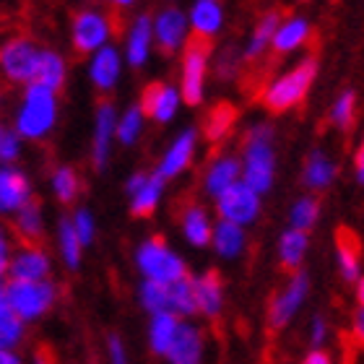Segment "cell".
Returning <instances> with one entry per match:
<instances>
[{"label": "cell", "instance_id": "1", "mask_svg": "<svg viewBox=\"0 0 364 364\" xmlns=\"http://www.w3.org/2000/svg\"><path fill=\"white\" fill-rule=\"evenodd\" d=\"M242 182L258 196H266L276 180V151H273V128L268 122H255L245 133L242 146Z\"/></svg>", "mask_w": 364, "mask_h": 364}, {"label": "cell", "instance_id": "2", "mask_svg": "<svg viewBox=\"0 0 364 364\" xmlns=\"http://www.w3.org/2000/svg\"><path fill=\"white\" fill-rule=\"evenodd\" d=\"M55 122H58V94L39 84L23 86L14 120V130L18 133V138L42 141L53 133Z\"/></svg>", "mask_w": 364, "mask_h": 364}, {"label": "cell", "instance_id": "3", "mask_svg": "<svg viewBox=\"0 0 364 364\" xmlns=\"http://www.w3.org/2000/svg\"><path fill=\"white\" fill-rule=\"evenodd\" d=\"M318 78V58H302L294 68H289L287 73H281L263 89L260 102L266 105L268 112L281 114L289 112L304 102V97L310 94L312 84Z\"/></svg>", "mask_w": 364, "mask_h": 364}, {"label": "cell", "instance_id": "4", "mask_svg": "<svg viewBox=\"0 0 364 364\" xmlns=\"http://www.w3.org/2000/svg\"><path fill=\"white\" fill-rule=\"evenodd\" d=\"M6 296L14 312L26 323L34 326L39 320H45L50 312L60 302V287L53 279L45 281H11L6 284Z\"/></svg>", "mask_w": 364, "mask_h": 364}, {"label": "cell", "instance_id": "5", "mask_svg": "<svg viewBox=\"0 0 364 364\" xmlns=\"http://www.w3.org/2000/svg\"><path fill=\"white\" fill-rule=\"evenodd\" d=\"M136 268L144 281L154 284H175L188 276L185 260L169 247L161 237H149L136 247Z\"/></svg>", "mask_w": 364, "mask_h": 364}, {"label": "cell", "instance_id": "6", "mask_svg": "<svg viewBox=\"0 0 364 364\" xmlns=\"http://www.w3.org/2000/svg\"><path fill=\"white\" fill-rule=\"evenodd\" d=\"M208 60H211V42L208 39H188L182 47L180 68V99L185 105L198 107L203 102L205 78H208Z\"/></svg>", "mask_w": 364, "mask_h": 364}, {"label": "cell", "instance_id": "7", "mask_svg": "<svg viewBox=\"0 0 364 364\" xmlns=\"http://www.w3.org/2000/svg\"><path fill=\"white\" fill-rule=\"evenodd\" d=\"M39 53L29 37H11L0 45V78L11 86H29L37 78Z\"/></svg>", "mask_w": 364, "mask_h": 364}, {"label": "cell", "instance_id": "8", "mask_svg": "<svg viewBox=\"0 0 364 364\" xmlns=\"http://www.w3.org/2000/svg\"><path fill=\"white\" fill-rule=\"evenodd\" d=\"M112 16L105 14L102 8L89 6L73 16V26H70V39H73V50L78 55H94L97 50L109 45L112 39Z\"/></svg>", "mask_w": 364, "mask_h": 364}, {"label": "cell", "instance_id": "9", "mask_svg": "<svg viewBox=\"0 0 364 364\" xmlns=\"http://www.w3.org/2000/svg\"><path fill=\"white\" fill-rule=\"evenodd\" d=\"M307 294H310V273L299 268V271L289 276L287 287L281 289L268 304V326H271V331L287 328L296 318V312L302 310Z\"/></svg>", "mask_w": 364, "mask_h": 364}, {"label": "cell", "instance_id": "10", "mask_svg": "<svg viewBox=\"0 0 364 364\" xmlns=\"http://www.w3.org/2000/svg\"><path fill=\"white\" fill-rule=\"evenodd\" d=\"M216 200V213L221 221L237 224V227H250L252 221L260 216V196L250 190L242 180L227 188Z\"/></svg>", "mask_w": 364, "mask_h": 364}, {"label": "cell", "instance_id": "11", "mask_svg": "<svg viewBox=\"0 0 364 364\" xmlns=\"http://www.w3.org/2000/svg\"><path fill=\"white\" fill-rule=\"evenodd\" d=\"M151 31H154V45L159 47L161 53L164 55L180 53L182 47L188 45V34H190L188 16L175 6L161 8L159 14L151 18Z\"/></svg>", "mask_w": 364, "mask_h": 364}, {"label": "cell", "instance_id": "12", "mask_svg": "<svg viewBox=\"0 0 364 364\" xmlns=\"http://www.w3.org/2000/svg\"><path fill=\"white\" fill-rule=\"evenodd\" d=\"M11 281H45L53 279V255L42 245H18L8 266Z\"/></svg>", "mask_w": 364, "mask_h": 364}, {"label": "cell", "instance_id": "13", "mask_svg": "<svg viewBox=\"0 0 364 364\" xmlns=\"http://www.w3.org/2000/svg\"><path fill=\"white\" fill-rule=\"evenodd\" d=\"M167 364H203L205 362V333L193 320H182L175 341L164 354Z\"/></svg>", "mask_w": 364, "mask_h": 364}, {"label": "cell", "instance_id": "14", "mask_svg": "<svg viewBox=\"0 0 364 364\" xmlns=\"http://www.w3.org/2000/svg\"><path fill=\"white\" fill-rule=\"evenodd\" d=\"M196 146H198V130L196 128H188L182 130L180 136L172 141L164 156L159 159V167H156V175L161 180H175L180 177L185 169L193 164V156H196Z\"/></svg>", "mask_w": 364, "mask_h": 364}, {"label": "cell", "instance_id": "15", "mask_svg": "<svg viewBox=\"0 0 364 364\" xmlns=\"http://www.w3.org/2000/svg\"><path fill=\"white\" fill-rule=\"evenodd\" d=\"M193 294H196V310L205 320H219L224 312V281L216 271H203L198 276H190Z\"/></svg>", "mask_w": 364, "mask_h": 364}, {"label": "cell", "instance_id": "16", "mask_svg": "<svg viewBox=\"0 0 364 364\" xmlns=\"http://www.w3.org/2000/svg\"><path fill=\"white\" fill-rule=\"evenodd\" d=\"M114 125H117V109L112 102H102L97 107V122H94V144H91V164L94 169L107 167V161L112 156V141H114Z\"/></svg>", "mask_w": 364, "mask_h": 364}, {"label": "cell", "instance_id": "17", "mask_svg": "<svg viewBox=\"0 0 364 364\" xmlns=\"http://www.w3.org/2000/svg\"><path fill=\"white\" fill-rule=\"evenodd\" d=\"M180 89L177 86H169V84H149L141 94V112L146 117H151L156 122H169L172 117L177 114L180 109Z\"/></svg>", "mask_w": 364, "mask_h": 364}, {"label": "cell", "instance_id": "18", "mask_svg": "<svg viewBox=\"0 0 364 364\" xmlns=\"http://www.w3.org/2000/svg\"><path fill=\"white\" fill-rule=\"evenodd\" d=\"M29 200H31L29 177L23 175L18 167H14V164L0 167V216H14Z\"/></svg>", "mask_w": 364, "mask_h": 364}, {"label": "cell", "instance_id": "19", "mask_svg": "<svg viewBox=\"0 0 364 364\" xmlns=\"http://www.w3.org/2000/svg\"><path fill=\"white\" fill-rule=\"evenodd\" d=\"M120 73H122V55L114 45H107L91 55L89 78L97 91L109 94L117 86V81H120Z\"/></svg>", "mask_w": 364, "mask_h": 364}, {"label": "cell", "instance_id": "20", "mask_svg": "<svg viewBox=\"0 0 364 364\" xmlns=\"http://www.w3.org/2000/svg\"><path fill=\"white\" fill-rule=\"evenodd\" d=\"M154 47L151 16L141 14L133 18L128 34H125V63L130 68H144Z\"/></svg>", "mask_w": 364, "mask_h": 364}, {"label": "cell", "instance_id": "21", "mask_svg": "<svg viewBox=\"0 0 364 364\" xmlns=\"http://www.w3.org/2000/svg\"><path fill=\"white\" fill-rule=\"evenodd\" d=\"M242 180V164H240V156L235 154H221L208 164L203 175V190L205 196L219 198L227 188H232L235 182Z\"/></svg>", "mask_w": 364, "mask_h": 364}, {"label": "cell", "instance_id": "22", "mask_svg": "<svg viewBox=\"0 0 364 364\" xmlns=\"http://www.w3.org/2000/svg\"><path fill=\"white\" fill-rule=\"evenodd\" d=\"M190 29L196 31L198 39H208L211 42L224 26V6L221 0H196L188 14Z\"/></svg>", "mask_w": 364, "mask_h": 364}, {"label": "cell", "instance_id": "23", "mask_svg": "<svg viewBox=\"0 0 364 364\" xmlns=\"http://www.w3.org/2000/svg\"><path fill=\"white\" fill-rule=\"evenodd\" d=\"M336 175H338V167L336 161L328 156L323 149H312L304 159V169H302V185L310 193H323L333 185Z\"/></svg>", "mask_w": 364, "mask_h": 364}, {"label": "cell", "instance_id": "24", "mask_svg": "<svg viewBox=\"0 0 364 364\" xmlns=\"http://www.w3.org/2000/svg\"><path fill=\"white\" fill-rule=\"evenodd\" d=\"M336 263L346 284H357V279L362 276V250H359L357 235L349 229H338L336 235Z\"/></svg>", "mask_w": 364, "mask_h": 364}, {"label": "cell", "instance_id": "25", "mask_svg": "<svg viewBox=\"0 0 364 364\" xmlns=\"http://www.w3.org/2000/svg\"><path fill=\"white\" fill-rule=\"evenodd\" d=\"M182 320L172 312H159V315H149V328H146V341L151 349L154 357H161L169 351L172 341H175L177 331H180Z\"/></svg>", "mask_w": 364, "mask_h": 364}, {"label": "cell", "instance_id": "26", "mask_svg": "<svg viewBox=\"0 0 364 364\" xmlns=\"http://www.w3.org/2000/svg\"><path fill=\"white\" fill-rule=\"evenodd\" d=\"M310 34H312L310 21H307L304 16H291V18L279 23V29H276V34H273L271 50L276 55L296 53L302 45H307Z\"/></svg>", "mask_w": 364, "mask_h": 364}, {"label": "cell", "instance_id": "27", "mask_svg": "<svg viewBox=\"0 0 364 364\" xmlns=\"http://www.w3.org/2000/svg\"><path fill=\"white\" fill-rule=\"evenodd\" d=\"M279 23H281L279 11H266V14L260 16L250 39H247V45H245V50H242V63H258L260 58L271 50L273 34L279 29Z\"/></svg>", "mask_w": 364, "mask_h": 364}, {"label": "cell", "instance_id": "28", "mask_svg": "<svg viewBox=\"0 0 364 364\" xmlns=\"http://www.w3.org/2000/svg\"><path fill=\"white\" fill-rule=\"evenodd\" d=\"M180 227H182V237H185L188 245H193V247H208V245H211L213 221L203 205H198V203L185 205Z\"/></svg>", "mask_w": 364, "mask_h": 364}, {"label": "cell", "instance_id": "29", "mask_svg": "<svg viewBox=\"0 0 364 364\" xmlns=\"http://www.w3.org/2000/svg\"><path fill=\"white\" fill-rule=\"evenodd\" d=\"M11 232H14V237L21 240V245H39V240L45 237L42 205H39L34 198L14 213V229H11Z\"/></svg>", "mask_w": 364, "mask_h": 364}, {"label": "cell", "instance_id": "30", "mask_svg": "<svg viewBox=\"0 0 364 364\" xmlns=\"http://www.w3.org/2000/svg\"><path fill=\"white\" fill-rule=\"evenodd\" d=\"M245 245H247V235H245V227H237V224H229V221H216L211 232V247L216 250V255L224 260H235L245 252Z\"/></svg>", "mask_w": 364, "mask_h": 364}, {"label": "cell", "instance_id": "31", "mask_svg": "<svg viewBox=\"0 0 364 364\" xmlns=\"http://www.w3.org/2000/svg\"><path fill=\"white\" fill-rule=\"evenodd\" d=\"M26 323L14 312L6 296V287L0 284V349H21L26 343Z\"/></svg>", "mask_w": 364, "mask_h": 364}, {"label": "cell", "instance_id": "32", "mask_svg": "<svg viewBox=\"0 0 364 364\" xmlns=\"http://www.w3.org/2000/svg\"><path fill=\"white\" fill-rule=\"evenodd\" d=\"M164 196V180H161L156 172L149 175L144 180V185L133 193L130 198V213L136 216V219H149L156 208H159V200Z\"/></svg>", "mask_w": 364, "mask_h": 364}, {"label": "cell", "instance_id": "33", "mask_svg": "<svg viewBox=\"0 0 364 364\" xmlns=\"http://www.w3.org/2000/svg\"><path fill=\"white\" fill-rule=\"evenodd\" d=\"M307 247H310L307 232H299V229L289 227L287 232L279 237V263L291 273L299 271L304 263V255H307Z\"/></svg>", "mask_w": 364, "mask_h": 364}, {"label": "cell", "instance_id": "34", "mask_svg": "<svg viewBox=\"0 0 364 364\" xmlns=\"http://www.w3.org/2000/svg\"><path fill=\"white\" fill-rule=\"evenodd\" d=\"M58 252H60L63 266L68 268V271H78L81 268L84 245H81L76 229L70 224V216H60V221H58Z\"/></svg>", "mask_w": 364, "mask_h": 364}, {"label": "cell", "instance_id": "35", "mask_svg": "<svg viewBox=\"0 0 364 364\" xmlns=\"http://www.w3.org/2000/svg\"><path fill=\"white\" fill-rule=\"evenodd\" d=\"M65 76H68V68H65V60H63L60 53H55V50H45L42 47V53H39V65H37V78H34V84L39 86H47V89H53L55 94L63 89L65 84Z\"/></svg>", "mask_w": 364, "mask_h": 364}, {"label": "cell", "instance_id": "36", "mask_svg": "<svg viewBox=\"0 0 364 364\" xmlns=\"http://www.w3.org/2000/svg\"><path fill=\"white\" fill-rule=\"evenodd\" d=\"M169 312L177 315L180 320L196 318V294H193V281H190V273L185 279L169 284Z\"/></svg>", "mask_w": 364, "mask_h": 364}, {"label": "cell", "instance_id": "37", "mask_svg": "<svg viewBox=\"0 0 364 364\" xmlns=\"http://www.w3.org/2000/svg\"><path fill=\"white\" fill-rule=\"evenodd\" d=\"M318 219H320V200L312 193L296 198L294 205L289 208V227L291 229H299V232L310 235V229L318 224Z\"/></svg>", "mask_w": 364, "mask_h": 364}, {"label": "cell", "instance_id": "38", "mask_svg": "<svg viewBox=\"0 0 364 364\" xmlns=\"http://www.w3.org/2000/svg\"><path fill=\"white\" fill-rule=\"evenodd\" d=\"M50 185H53V193L60 203L70 205L81 193V177L73 167L63 164V167L53 169V177H50Z\"/></svg>", "mask_w": 364, "mask_h": 364}, {"label": "cell", "instance_id": "39", "mask_svg": "<svg viewBox=\"0 0 364 364\" xmlns=\"http://www.w3.org/2000/svg\"><path fill=\"white\" fill-rule=\"evenodd\" d=\"M144 122L146 114L141 112V107L133 105L128 107L122 114H117V125H114V138L120 141L122 146H133L144 133Z\"/></svg>", "mask_w": 364, "mask_h": 364}, {"label": "cell", "instance_id": "40", "mask_svg": "<svg viewBox=\"0 0 364 364\" xmlns=\"http://www.w3.org/2000/svg\"><path fill=\"white\" fill-rule=\"evenodd\" d=\"M331 125L338 130H351L354 120H357V91L354 89H343L338 97H336L333 107H331Z\"/></svg>", "mask_w": 364, "mask_h": 364}, {"label": "cell", "instance_id": "41", "mask_svg": "<svg viewBox=\"0 0 364 364\" xmlns=\"http://www.w3.org/2000/svg\"><path fill=\"white\" fill-rule=\"evenodd\" d=\"M138 304H141L149 315L169 312V284L141 281V287H138Z\"/></svg>", "mask_w": 364, "mask_h": 364}, {"label": "cell", "instance_id": "42", "mask_svg": "<svg viewBox=\"0 0 364 364\" xmlns=\"http://www.w3.org/2000/svg\"><path fill=\"white\" fill-rule=\"evenodd\" d=\"M237 122V109L232 105H219L213 107L211 112H208V120H205V138L208 141H221V138H227V133L232 130V125Z\"/></svg>", "mask_w": 364, "mask_h": 364}, {"label": "cell", "instance_id": "43", "mask_svg": "<svg viewBox=\"0 0 364 364\" xmlns=\"http://www.w3.org/2000/svg\"><path fill=\"white\" fill-rule=\"evenodd\" d=\"M70 224H73V229H76V235L84 247L94 245V240H97V219H94V213L89 208H76L73 216H70Z\"/></svg>", "mask_w": 364, "mask_h": 364}, {"label": "cell", "instance_id": "44", "mask_svg": "<svg viewBox=\"0 0 364 364\" xmlns=\"http://www.w3.org/2000/svg\"><path fill=\"white\" fill-rule=\"evenodd\" d=\"M21 156V138L14 128H3L0 125V167L14 164Z\"/></svg>", "mask_w": 364, "mask_h": 364}, {"label": "cell", "instance_id": "45", "mask_svg": "<svg viewBox=\"0 0 364 364\" xmlns=\"http://www.w3.org/2000/svg\"><path fill=\"white\" fill-rule=\"evenodd\" d=\"M240 68H242V53H237L235 47H227L216 60V76L221 81H232L240 73Z\"/></svg>", "mask_w": 364, "mask_h": 364}, {"label": "cell", "instance_id": "46", "mask_svg": "<svg viewBox=\"0 0 364 364\" xmlns=\"http://www.w3.org/2000/svg\"><path fill=\"white\" fill-rule=\"evenodd\" d=\"M14 250H16L14 232H11L6 224H0V284H6V279H8V266H11Z\"/></svg>", "mask_w": 364, "mask_h": 364}, {"label": "cell", "instance_id": "47", "mask_svg": "<svg viewBox=\"0 0 364 364\" xmlns=\"http://www.w3.org/2000/svg\"><path fill=\"white\" fill-rule=\"evenodd\" d=\"M105 359H107V364H130L128 346H125V341H122V336H117V333L107 336Z\"/></svg>", "mask_w": 364, "mask_h": 364}, {"label": "cell", "instance_id": "48", "mask_svg": "<svg viewBox=\"0 0 364 364\" xmlns=\"http://www.w3.org/2000/svg\"><path fill=\"white\" fill-rule=\"evenodd\" d=\"M328 320L323 315H312L310 326H307V341H310L312 349H323L328 341Z\"/></svg>", "mask_w": 364, "mask_h": 364}, {"label": "cell", "instance_id": "49", "mask_svg": "<svg viewBox=\"0 0 364 364\" xmlns=\"http://www.w3.org/2000/svg\"><path fill=\"white\" fill-rule=\"evenodd\" d=\"M299 364H336V362L326 349H312V351H307V357Z\"/></svg>", "mask_w": 364, "mask_h": 364}, {"label": "cell", "instance_id": "50", "mask_svg": "<svg viewBox=\"0 0 364 364\" xmlns=\"http://www.w3.org/2000/svg\"><path fill=\"white\" fill-rule=\"evenodd\" d=\"M0 364H26L21 349H0Z\"/></svg>", "mask_w": 364, "mask_h": 364}, {"label": "cell", "instance_id": "51", "mask_svg": "<svg viewBox=\"0 0 364 364\" xmlns=\"http://www.w3.org/2000/svg\"><path fill=\"white\" fill-rule=\"evenodd\" d=\"M354 175H357V182L364 185V138L357 149V156H354Z\"/></svg>", "mask_w": 364, "mask_h": 364}, {"label": "cell", "instance_id": "52", "mask_svg": "<svg viewBox=\"0 0 364 364\" xmlns=\"http://www.w3.org/2000/svg\"><path fill=\"white\" fill-rule=\"evenodd\" d=\"M354 336L364 343V307H359L357 315H354Z\"/></svg>", "mask_w": 364, "mask_h": 364}, {"label": "cell", "instance_id": "53", "mask_svg": "<svg viewBox=\"0 0 364 364\" xmlns=\"http://www.w3.org/2000/svg\"><path fill=\"white\" fill-rule=\"evenodd\" d=\"M26 364H55V362H53V357H50V354H45V351H37V354H34V357H31Z\"/></svg>", "mask_w": 364, "mask_h": 364}, {"label": "cell", "instance_id": "54", "mask_svg": "<svg viewBox=\"0 0 364 364\" xmlns=\"http://www.w3.org/2000/svg\"><path fill=\"white\" fill-rule=\"evenodd\" d=\"M357 302H359V307H364V276L357 279Z\"/></svg>", "mask_w": 364, "mask_h": 364}, {"label": "cell", "instance_id": "55", "mask_svg": "<svg viewBox=\"0 0 364 364\" xmlns=\"http://www.w3.org/2000/svg\"><path fill=\"white\" fill-rule=\"evenodd\" d=\"M107 3H109V6H114V8H130L136 0H107Z\"/></svg>", "mask_w": 364, "mask_h": 364}]
</instances>
